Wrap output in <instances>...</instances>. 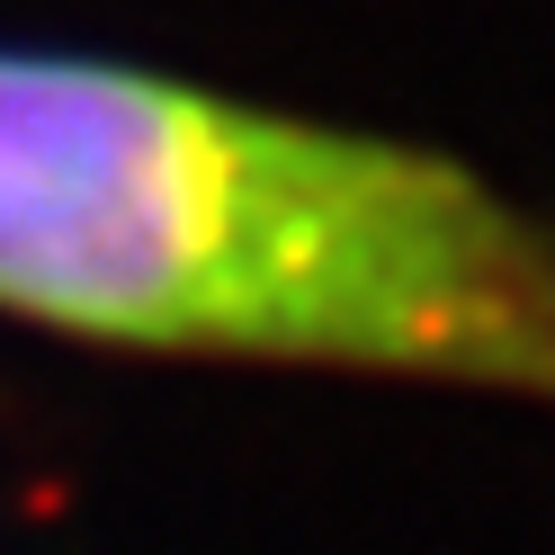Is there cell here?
I'll return each mask as SVG.
<instances>
[{
	"instance_id": "6da1fadb",
	"label": "cell",
	"mask_w": 555,
	"mask_h": 555,
	"mask_svg": "<svg viewBox=\"0 0 555 555\" xmlns=\"http://www.w3.org/2000/svg\"><path fill=\"white\" fill-rule=\"evenodd\" d=\"M0 305L555 403V242L483 180L63 54H0Z\"/></svg>"
}]
</instances>
